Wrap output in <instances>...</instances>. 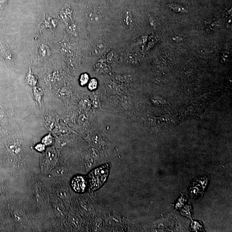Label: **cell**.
I'll use <instances>...</instances> for the list:
<instances>
[{
  "instance_id": "cell-1",
  "label": "cell",
  "mask_w": 232,
  "mask_h": 232,
  "mask_svg": "<svg viewBox=\"0 0 232 232\" xmlns=\"http://www.w3.org/2000/svg\"><path fill=\"white\" fill-rule=\"evenodd\" d=\"M110 168V164H105L97 168L89 174L87 185L91 191L98 189L106 181L109 174Z\"/></svg>"
},
{
  "instance_id": "cell-2",
  "label": "cell",
  "mask_w": 232,
  "mask_h": 232,
  "mask_svg": "<svg viewBox=\"0 0 232 232\" xmlns=\"http://www.w3.org/2000/svg\"><path fill=\"white\" fill-rule=\"evenodd\" d=\"M72 188L77 192L83 193L87 189V181L83 176H78L72 180Z\"/></svg>"
},
{
  "instance_id": "cell-3",
  "label": "cell",
  "mask_w": 232,
  "mask_h": 232,
  "mask_svg": "<svg viewBox=\"0 0 232 232\" xmlns=\"http://www.w3.org/2000/svg\"><path fill=\"white\" fill-rule=\"evenodd\" d=\"M105 45L104 43L100 42L96 43L93 48L92 53L93 54H100L103 53L105 50Z\"/></svg>"
},
{
  "instance_id": "cell-4",
  "label": "cell",
  "mask_w": 232,
  "mask_h": 232,
  "mask_svg": "<svg viewBox=\"0 0 232 232\" xmlns=\"http://www.w3.org/2000/svg\"><path fill=\"white\" fill-rule=\"evenodd\" d=\"M87 17L88 20L92 23L98 22L100 19L99 15L93 11H89L87 13Z\"/></svg>"
},
{
  "instance_id": "cell-5",
  "label": "cell",
  "mask_w": 232,
  "mask_h": 232,
  "mask_svg": "<svg viewBox=\"0 0 232 232\" xmlns=\"http://www.w3.org/2000/svg\"><path fill=\"white\" fill-rule=\"evenodd\" d=\"M168 6L172 10H174L176 12L179 13H184L188 12L185 8L181 6V5H179V4L170 3V4H168Z\"/></svg>"
},
{
  "instance_id": "cell-6",
  "label": "cell",
  "mask_w": 232,
  "mask_h": 232,
  "mask_svg": "<svg viewBox=\"0 0 232 232\" xmlns=\"http://www.w3.org/2000/svg\"><path fill=\"white\" fill-rule=\"evenodd\" d=\"M53 142V139L50 135H48L44 137L42 140V142L45 145L49 146L51 145Z\"/></svg>"
},
{
  "instance_id": "cell-7",
  "label": "cell",
  "mask_w": 232,
  "mask_h": 232,
  "mask_svg": "<svg viewBox=\"0 0 232 232\" xmlns=\"http://www.w3.org/2000/svg\"><path fill=\"white\" fill-rule=\"evenodd\" d=\"M89 78V76L87 73H83L80 76V83L81 86H84L86 85L88 82Z\"/></svg>"
},
{
  "instance_id": "cell-8",
  "label": "cell",
  "mask_w": 232,
  "mask_h": 232,
  "mask_svg": "<svg viewBox=\"0 0 232 232\" xmlns=\"http://www.w3.org/2000/svg\"><path fill=\"white\" fill-rule=\"evenodd\" d=\"M97 86V80L95 79H92L89 83L88 88L91 90L96 89Z\"/></svg>"
},
{
  "instance_id": "cell-9",
  "label": "cell",
  "mask_w": 232,
  "mask_h": 232,
  "mask_svg": "<svg viewBox=\"0 0 232 232\" xmlns=\"http://www.w3.org/2000/svg\"><path fill=\"white\" fill-rule=\"evenodd\" d=\"M35 149L37 150L38 151H39V152H42L45 149V146L44 144H38L35 146Z\"/></svg>"
}]
</instances>
